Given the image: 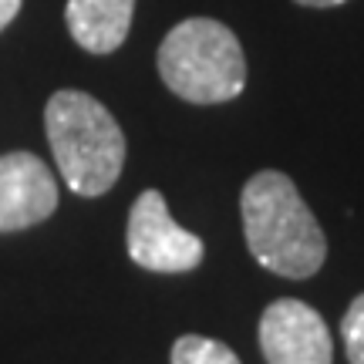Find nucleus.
<instances>
[{"instance_id": "nucleus-4", "label": "nucleus", "mask_w": 364, "mask_h": 364, "mask_svg": "<svg viewBox=\"0 0 364 364\" xmlns=\"http://www.w3.org/2000/svg\"><path fill=\"white\" fill-rule=\"evenodd\" d=\"M129 257L152 273H189L203 263V240L172 220L159 189H145L129 213Z\"/></svg>"}, {"instance_id": "nucleus-6", "label": "nucleus", "mask_w": 364, "mask_h": 364, "mask_svg": "<svg viewBox=\"0 0 364 364\" xmlns=\"http://www.w3.org/2000/svg\"><path fill=\"white\" fill-rule=\"evenodd\" d=\"M58 209L51 169L31 152L0 156V233L38 226Z\"/></svg>"}, {"instance_id": "nucleus-1", "label": "nucleus", "mask_w": 364, "mask_h": 364, "mask_svg": "<svg viewBox=\"0 0 364 364\" xmlns=\"http://www.w3.org/2000/svg\"><path fill=\"white\" fill-rule=\"evenodd\" d=\"M240 213L247 247L263 270L307 280L324 267L327 236L290 176L277 169L257 172L240 193Z\"/></svg>"}, {"instance_id": "nucleus-10", "label": "nucleus", "mask_w": 364, "mask_h": 364, "mask_svg": "<svg viewBox=\"0 0 364 364\" xmlns=\"http://www.w3.org/2000/svg\"><path fill=\"white\" fill-rule=\"evenodd\" d=\"M21 4H24V0H0V31H4V27H7L14 17H17Z\"/></svg>"}, {"instance_id": "nucleus-3", "label": "nucleus", "mask_w": 364, "mask_h": 364, "mask_svg": "<svg viewBox=\"0 0 364 364\" xmlns=\"http://www.w3.org/2000/svg\"><path fill=\"white\" fill-rule=\"evenodd\" d=\"M159 75L172 95L193 105L233 102L247 88V58L233 31L213 17H189L166 34Z\"/></svg>"}, {"instance_id": "nucleus-5", "label": "nucleus", "mask_w": 364, "mask_h": 364, "mask_svg": "<svg viewBox=\"0 0 364 364\" xmlns=\"http://www.w3.org/2000/svg\"><path fill=\"white\" fill-rule=\"evenodd\" d=\"M260 351L267 364H331L334 341L311 304L280 297L260 317Z\"/></svg>"}, {"instance_id": "nucleus-7", "label": "nucleus", "mask_w": 364, "mask_h": 364, "mask_svg": "<svg viewBox=\"0 0 364 364\" xmlns=\"http://www.w3.org/2000/svg\"><path fill=\"white\" fill-rule=\"evenodd\" d=\"M132 14L135 0H68L65 21L88 54H112L129 38Z\"/></svg>"}, {"instance_id": "nucleus-2", "label": "nucleus", "mask_w": 364, "mask_h": 364, "mask_svg": "<svg viewBox=\"0 0 364 364\" xmlns=\"http://www.w3.org/2000/svg\"><path fill=\"white\" fill-rule=\"evenodd\" d=\"M48 145L68 189L78 196H105L125 166V135L115 115L88 91L65 88L44 108Z\"/></svg>"}, {"instance_id": "nucleus-11", "label": "nucleus", "mask_w": 364, "mask_h": 364, "mask_svg": "<svg viewBox=\"0 0 364 364\" xmlns=\"http://www.w3.org/2000/svg\"><path fill=\"white\" fill-rule=\"evenodd\" d=\"M300 7H341V4H348V0H297Z\"/></svg>"}, {"instance_id": "nucleus-9", "label": "nucleus", "mask_w": 364, "mask_h": 364, "mask_svg": "<svg viewBox=\"0 0 364 364\" xmlns=\"http://www.w3.org/2000/svg\"><path fill=\"white\" fill-rule=\"evenodd\" d=\"M341 338H344L348 361L364 364V294H358L341 317Z\"/></svg>"}, {"instance_id": "nucleus-8", "label": "nucleus", "mask_w": 364, "mask_h": 364, "mask_svg": "<svg viewBox=\"0 0 364 364\" xmlns=\"http://www.w3.org/2000/svg\"><path fill=\"white\" fill-rule=\"evenodd\" d=\"M172 364H243L233 348H226L216 338L203 334H182L172 344Z\"/></svg>"}]
</instances>
